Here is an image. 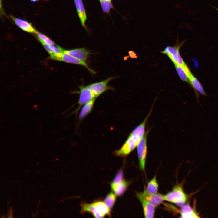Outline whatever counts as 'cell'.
<instances>
[{
    "mask_svg": "<svg viewBox=\"0 0 218 218\" xmlns=\"http://www.w3.org/2000/svg\"><path fill=\"white\" fill-rule=\"evenodd\" d=\"M111 1H112V0H110Z\"/></svg>",
    "mask_w": 218,
    "mask_h": 218,
    "instance_id": "83f0119b",
    "label": "cell"
},
{
    "mask_svg": "<svg viewBox=\"0 0 218 218\" xmlns=\"http://www.w3.org/2000/svg\"><path fill=\"white\" fill-rule=\"evenodd\" d=\"M36 34L38 38L42 44L54 45V41L45 35L38 32Z\"/></svg>",
    "mask_w": 218,
    "mask_h": 218,
    "instance_id": "cb8c5ba5",
    "label": "cell"
},
{
    "mask_svg": "<svg viewBox=\"0 0 218 218\" xmlns=\"http://www.w3.org/2000/svg\"><path fill=\"white\" fill-rule=\"evenodd\" d=\"M136 197L142 204L145 217H154L155 213V207L146 199L144 191L137 193Z\"/></svg>",
    "mask_w": 218,
    "mask_h": 218,
    "instance_id": "52a82bcc",
    "label": "cell"
},
{
    "mask_svg": "<svg viewBox=\"0 0 218 218\" xmlns=\"http://www.w3.org/2000/svg\"><path fill=\"white\" fill-rule=\"evenodd\" d=\"M180 210V217L182 218H198V213L193 207L188 203H185L181 207Z\"/></svg>",
    "mask_w": 218,
    "mask_h": 218,
    "instance_id": "4fadbf2b",
    "label": "cell"
},
{
    "mask_svg": "<svg viewBox=\"0 0 218 218\" xmlns=\"http://www.w3.org/2000/svg\"><path fill=\"white\" fill-rule=\"evenodd\" d=\"M152 110L146 118L140 124L137 126L130 134L124 144L118 150L114 152L117 156L126 157L129 154L137 147L139 142L144 136L145 127L148 119Z\"/></svg>",
    "mask_w": 218,
    "mask_h": 218,
    "instance_id": "6da1fadb",
    "label": "cell"
},
{
    "mask_svg": "<svg viewBox=\"0 0 218 218\" xmlns=\"http://www.w3.org/2000/svg\"><path fill=\"white\" fill-rule=\"evenodd\" d=\"M78 18L82 26L87 30L85 25L87 20L86 10L82 0H74Z\"/></svg>",
    "mask_w": 218,
    "mask_h": 218,
    "instance_id": "ba28073f",
    "label": "cell"
},
{
    "mask_svg": "<svg viewBox=\"0 0 218 218\" xmlns=\"http://www.w3.org/2000/svg\"><path fill=\"white\" fill-rule=\"evenodd\" d=\"M116 195L114 193L110 192L105 198L104 202L110 209L113 207L115 203L116 199Z\"/></svg>",
    "mask_w": 218,
    "mask_h": 218,
    "instance_id": "603a6c76",
    "label": "cell"
},
{
    "mask_svg": "<svg viewBox=\"0 0 218 218\" xmlns=\"http://www.w3.org/2000/svg\"><path fill=\"white\" fill-rule=\"evenodd\" d=\"M103 12L110 14L111 9H114V6L110 0H99Z\"/></svg>",
    "mask_w": 218,
    "mask_h": 218,
    "instance_id": "7402d4cb",
    "label": "cell"
},
{
    "mask_svg": "<svg viewBox=\"0 0 218 218\" xmlns=\"http://www.w3.org/2000/svg\"><path fill=\"white\" fill-rule=\"evenodd\" d=\"M123 177V173L122 171V170H119L116 175L112 183H117L122 181L124 180Z\"/></svg>",
    "mask_w": 218,
    "mask_h": 218,
    "instance_id": "d4e9b609",
    "label": "cell"
},
{
    "mask_svg": "<svg viewBox=\"0 0 218 218\" xmlns=\"http://www.w3.org/2000/svg\"><path fill=\"white\" fill-rule=\"evenodd\" d=\"M10 17L15 24L23 30L33 33H36L37 31L31 24L21 19L14 17L11 15Z\"/></svg>",
    "mask_w": 218,
    "mask_h": 218,
    "instance_id": "8fae6325",
    "label": "cell"
},
{
    "mask_svg": "<svg viewBox=\"0 0 218 218\" xmlns=\"http://www.w3.org/2000/svg\"><path fill=\"white\" fill-rule=\"evenodd\" d=\"M93 204L95 206L97 213L101 218L107 215H111L110 209L105 203L104 202L101 201H95Z\"/></svg>",
    "mask_w": 218,
    "mask_h": 218,
    "instance_id": "5bb4252c",
    "label": "cell"
},
{
    "mask_svg": "<svg viewBox=\"0 0 218 218\" xmlns=\"http://www.w3.org/2000/svg\"><path fill=\"white\" fill-rule=\"evenodd\" d=\"M58 61L80 65L85 67L90 72L93 74H95L96 73L94 71L89 67L85 61L64 53H63Z\"/></svg>",
    "mask_w": 218,
    "mask_h": 218,
    "instance_id": "9c48e42d",
    "label": "cell"
},
{
    "mask_svg": "<svg viewBox=\"0 0 218 218\" xmlns=\"http://www.w3.org/2000/svg\"><path fill=\"white\" fill-rule=\"evenodd\" d=\"M43 45L45 48L50 54L51 59L58 61L64 53V49L58 46L45 44H43Z\"/></svg>",
    "mask_w": 218,
    "mask_h": 218,
    "instance_id": "7c38bea8",
    "label": "cell"
},
{
    "mask_svg": "<svg viewBox=\"0 0 218 218\" xmlns=\"http://www.w3.org/2000/svg\"><path fill=\"white\" fill-rule=\"evenodd\" d=\"M177 73L180 78L182 81L190 83L188 78L192 74L188 66H181L175 63H173Z\"/></svg>",
    "mask_w": 218,
    "mask_h": 218,
    "instance_id": "9a60e30c",
    "label": "cell"
},
{
    "mask_svg": "<svg viewBox=\"0 0 218 218\" xmlns=\"http://www.w3.org/2000/svg\"><path fill=\"white\" fill-rule=\"evenodd\" d=\"M38 0H30V1L32 2H35Z\"/></svg>",
    "mask_w": 218,
    "mask_h": 218,
    "instance_id": "484cf974",
    "label": "cell"
},
{
    "mask_svg": "<svg viewBox=\"0 0 218 218\" xmlns=\"http://www.w3.org/2000/svg\"><path fill=\"white\" fill-rule=\"evenodd\" d=\"M128 186V183L124 180L117 183H111L112 190L117 196L122 195L126 191Z\"/></svg>",
    "mask_w": 218,
    "mask_h": 218,
    "instance_id": "2e32d148",
    "label": "cell"
},
{
    "mask_svg": "<svg viewBox=\"0 0 218 218\" xmlns=\"http://www.w3.org/2000/svg\"><path fill=\"white\" fill-rule=\"evenodd\" d=\"M183 41L179 45L173 46H167L161 52L167 55L173 63H175L180 66L186 65L181 57L179 52V49L184 43Z\"/></svg>",
    "mask_w": 218,
    "mask_h": 218,
    "instance_id": "3957f363",
    "label": "cell"
},
{
    "mask_svg": "<svg viewBox=\"0 0 218 218\" xmlns=\"http://www.w3.org/2000/svg\"><path fill=\"white\" fill-rule=\"evenodd\" d=\"M190 83L194 90L198 92L203 96H206L203 87L198 80L192 74L188 78Z\"/></svg>",
    "mask_w": 218,
    "mask_h": 218,
    "instance_id": "ffe728a7",
    "label": "cell"
},
{
    "mask_svg": "<svg viewBox=\"0 0 218 218\" xmlns=\"http://www.w3.org/2000/svg\"><path fill=\"white\" fill-rule=\"evenodd\" d=\"M158 188V184L155 176L148 182L146 190L148 194L153 195L157 193Z\"/></svg>",
    "mask_w": 218,
    "mask_h": 218,
    "instance_id": "44dd1931",
    "label": "cell"
},
{
    "mask_svg": "<svg viewBox=\"0 0 218 218\" xmlns=\"http://www.w3.org/2000/svg\"><path fill=\"white\" fill-rule=\"evenodd\" d=\"M144 191L146 199L155 207L158 206L164 200V195L162 194L157 193L153 195H150L147 193L146 189Z\"/></svg>",
    "mask_w": 218,
    "mask_h": 218,
    "instance_id": "e0dca14e",
    "label": "cell"
},
{
    "mask_svg": "<svg viewBox=\"0 0 218 218\" xmlns=\"http://www.w3.org/2000/svg\"><path fill=\"white\" fill-rule=\"evenodd\" d=\"M147 130L136 147L140 167L145 171V162L147 153V138L148 131Z\"/></svg>",
    "mask_w": 218,
    "mask_h": 218,
    "instance_id": "277c9868",
    "label": "cell"
},
{
    "mask_svg": "<svg viewBox=\"0 0 218 218\" xmlns=\"http://www.w3.org/2000/svg\"><path fill=\"white\" fill-rule=\"evenodd\" d=\"M164 198L165 200L181 207L186 203L188 196L183 190L182 184H180L176 185L171 191L164 195Z\"/></svg>",
    "mask_w": 218,
    "mask_h": 218,
    "instance_id": "7a4b0ae2",
    "label": "cell"
},
{
    "mask_svg": "<svg viewBox=\"0 0 218 218\" xmlns=\"http://www.w3.org/2000/svg\"><path fill=\"white\" fill-rule=\"evenodd\" d=\"M114 78L110 77L104 81L93 83L87 86L96 98L107 90H114L113 88L108 85V84Z\"/></svg>",
    "mask_w": 218,
    "mask_h": 218,
    "instance_id": "5b68a950",
    "label": "cell"
},
{
    "mask_svg": "<svg viewBox=\"0 0 218 218\" xmlns=\"http://www.w3.org/2000/svg\"><path fill=\"white\" fill-rule=\"evenodd\" d=\"M80 89L79 97L78 102V107L74 112H78L80 108L84 105L96 97L87 86H81Z\"/></svg>",
    "mask_w": 218,
    "mask_h": 218,
    "instance_id": "8992f818",
    "label": "cell"
},
{
    "mask_svg": "<svg viewBox=\"0 0 218 218\" xmlns=\"http://www.w3.org/2000/svg\"><path fill=\"white\" fill-rule=\"evenodd\" d=\"M81 212L84 213L87 212L91 213L95 218H101L100 215L97 212L96 208L93 203H88L85 202L81 204Z\"/></svg>",
    "mask_w": 218,
    "mask_h": 218,
    "instance_id": "ac0fdd59",
    "label": "cell"
},
{
    "mask_svg": "<svg viewBox=\"0 0 218 218\" xmlns=\"http://www.w3.org/2000/svg\"><path fill=\"white\" fill-rule=\"evenodd\" d=\"M96 99H94L84 105L79 112L78 118L82 120L91 111Z\"/></svg>",
    "mask_w": 218,
    "mask_h": 218,
    "instance_id": "d6986e66",
    "label": "cell"
},
{
    "mask_svg": "<svg viewBox=\"0 0 218 218\" xmlns=\"http://www.w3.org/2000/svg\"><path fill=\"white\" fill-rule=\"evenodd\" d=\"M64 53L84 61L90 54V52L85 48H77L69 50H64Z\"/></svg>",
    "mask_w": 218,
    "mask_h": 218,
    "instance_id": "30bf717a",
    "label": "cell"
},
{
    "mask_svg": "<svg viewBox=\"0 0 218 218\" xmlns=\"http://www.w3.org/2000/svg\"><path fill=\"white\" fill-rule=\"evenodd\" d=\"M213 7L217 11H218V8H216V7Z\"/></svg>",
    "mask_w": 218,
    "mask_h": 218,
    "instance_id": "4316f807",
    "label": "cell"
}]
</instances>
